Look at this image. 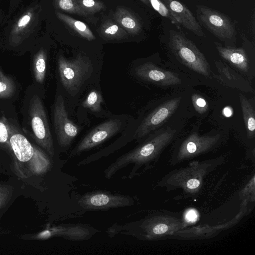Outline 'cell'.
Masks as SVG:
<instances>
[{
  "label": "cell",
  "instance_id": "obj_25",
  "mask_svg": "<svg viewBox=\"0 0 255 255\" xmlns=\"http://www.w3.org/2000/svg\"><path fill=\"white\" fill-rule=\"evenodd\" d=\"M33 15L31 11L25 12L17 21L12 30V36H18L30 27L33 21Z\"/></svg>",
  "mask_w": 255,
  "mask_h": 255
},
{
  "label": "cell",
  "instance_id": "obj_15",
  "mask_svg": "<svg viewBox=\"0 0 255 255\" xmlns=\"http://www.w3.org/2000/svg\"><path fill=\"white\" fill-rule=\"evenodd\" d=\"M216 48L220 55L235 68L251 78L254 76V67L243 48L223 47L218 43Z\"/></svg>",
  "mask_w": 255,
  "mask_h": 255
},
{
  "label": "cell",
  "instance_id": "obj_9",
  "mask_svg": "<svg viewBox=\"0 0 255 255\" xmlns=\"http://www.w3.org/2000/svg\"><path fill=\"white\" fill-rule=\"evenodd\" d=\"M122 126L121 121L117 119L107 121L97 126L87 134L69 154L72 158L90 150L105 141L118 133Z\"/></svg>",
  "mask_w": 255,
  "mask_h": 255
},
{
  "label": "cell",
  "instance_id": "obj_3",
  "mask_svg": "<svg viewBox=\"0 0 255 255\" xmlns=\"http://www.w3.org/2000/svg\"><path fill=\"white\" fill-rule=\"evenodd\" d=\"M185 226V222L175 216L153 214L136 222L114 225L108 230L110 235L123 234L142 240H155L173 235Z\"/></svg>",
  "mask_w": 255,
  "mask_h": 255
},
{
  "label": "cell",
  "instance_id": "obj_12",
  "mask_svg": "<svg viewBox=\"0 0 255 255\" xmlns=\"http://www.w3.org/2000/svg\"><path fill=\"white\" fill-rule=\"evenodd\" d=\"M197 13L200 22L215 36L225 39L233 35V25L222 13L204 5L197 6Z\"/></svg>",
  "mask_w": 255,
  "mask_h": 255
},
{
  "label": "cell",
  "instance_id": "obj_11",
  "mask_svg": "<svg viewBox=\"0 0 255 255\" xmlns=\"http://www.w3.org/2000/svg\"><path fill=\"white\" fill-rule=\"evenodd\" d=\"M181 100L180 97L174 98L158 106L139 125L135 131L134 138L141 139L162 125L177 109Z\"/></svg>",
  "mask_w": 255,
  "mask_h": 255
},
{
  "label": "cell",
  "instance_id": "obj_29",
  "mask_svg": "<svg viewBox=\"0 0 255 255\" xmlns=\"http://www.w3.org/2000/svg\"><path fill=\"white\" fill-rule=\"evenodd\" d=\"M153 8L162 16L169 18L172 22L177 23L166 6L160 0H149Z\"/></svg>",
  "mask_w": 255,
  "mask_h": 255
},
{
  "label": "cell",
  "instance_id": "obj_24",
  "mask_svg": "<svg viewBox=\"0 0 255 255\" xmlns=\"http://www.w3.org/2000/svg\"><path fill=\"white\" fill-rule=\"evenodd\" d=\"M54 3L56 8L64 11L83 16L89 15L81 9L76 0H54Z\"/></svg>",
  "mask_w": 255,
  "mask_h": 255
},
{
  "label": "cell",
  "instance_id": "obj_6",
  "mask_svg": "<svg viewBox=\"0 0 255 255\" xmlns=\"http://www.w3.org/2000/svg\"><path fill=\"white\" fill-rule=\"evenodd\" d=\"M220 134L201 135L194 131L189 134L171 154L169 163L176 165L213 151L220 141Z\"/></svg>",
  "mask_w": 255,
  "mask_h": 255
},
{
  "label": "cell",
  "instance_id": "obj_22",
  "mask_svg": "<svg viewBox=\"0 0 255 255\" xmlns=\"http://www.w3.org/2000/svg\"><path fill=\"white\" fill-rule=\"evenodd\" d=\"M101 35L110 39H122L127 37L128 32L115 20L108 19L100 27Z\"/></svg>",
  "mask_w": 255,
  "mask_h": 255
},
{
  "label": "cell",
  "instance_id": "obj_1",
  "mask_svg": "<svg viewBox=\"0 0 255 255\" xmlns=\"http://www.w3.org/2000/svg\"><path fill=\"white\" fill-rule=\"evenodd\" d=\"M176 132L175 129L168 128L153 134L134 149L117 158L105 170V177L110 179L129 164L132 165L128 176L130 179L151 168L174 139Z\"/></svg>",
  "mask_w": 255,
  "mask_h": 255
},
{
  "label": "cell",
  "instance_id": "obj_7",
  "mask_svg": "<svg viewBox=\"0 0 255 255\" xmlns=\"http://www.w3.org/2000/svg\"><path fill=\"white\" fill-rule=\"evenodd\" d=\"M29 116L32 130L37 142L51 155L54 154V147L46 112L37 95L31 99Z\"/></svg>",
  "mask_w": 255,
  "mask_h": 255
},
{
  "label": "cell",
  "instance_id": "obj_35",
  "mask_svg": "<svg viewBox=\"0 0 255 255\" xmlns=\"http://www.w3.org/2000/svg\"><path fill=\"white\" fill-rule=\"evenodd\" d=\"M140 0L147 5H149L150 3L149 0Z\"/></svg>",
  "mask_w": 255,
  "mask_h": 255
},
{
  "label": "cell",
  "instance_id": "obj_16",
  "mask_svg": "<svg viewBox=\"0 0 255 255\" xmlns=\"http://www.w3.org/2000/svg\"><path fill=\"white\" fill-rule=\"evenodd\" d=\"M177 23L200 36H205L201 27L189 9L178 0H162Z\"/></svg>",
  "mask_w": 255,
  "mask_h": 255
},
{
  "label": "cell",
  "instance_id": "obj_27",
  "mask_svg": "<svg viewBox=\"0 0 255 255\" xmlns=\"http://www.w3.org/2000/svg\"><path fill=\"white\" fill-rule=\"evenodd\" d=\"M79 6L87 14H92L104 8V3L98 0H76Z\"/></svg>",
  "mask_w": 255,
  "mask_h": 255
},
{
  "label": "cell",
  "instance_id": "obj_20",
  "mask_svg": "<svg viewBox=\"0 0 255 255\" xmlns=\"http://www.w3.org/2000/svg\"><path fill=\"white\" fill-rule=\"evenodd\" d=\"M239 99L248 136L250 138H253L255 137V133L254 98L248 99L244 95L240 93Z\"/></svg>",
  "mask_w": 255,
  "mask_h": 255
},
{
  "label": "cell",
  "instance_id": "obj_23",
  "mask_svg": "<svg viewBox=\"0 0 255 255\" xmlns=\"http://www.w3.org/2000/svg\"><path fill=\"white\" fill-rule=\"evenodd\" d=\"M46 53L43 49L40 50L34 59V72L37 82L42 83L45 78L46 68Z\"/></svg>",
  "mask_w": 255,
  "mask_h": 255
},
{
  "label": "cell",
  "instance_id": "obj_26",
  "mask_svg": "<svg viewBox=\"0 0 255 255\" xmlns=\"http://www.w3.org/2000/svg\"><path fill=\"white\" fill-rule=\"evenodd\" d=\"M103 101L101 94L97 90H92L84 101L82 106L94 112H98L101 109V104Z\"/></svg>",
  "mask_w": 255,
  "mask_h": 255
},
{
  "label": "cell",
  "instance_id": "obj_17",
  "mask_svg": "<svg viewBox=\"0 0 255 255\" xmlns=\"http://www.w3.org/2000/svg\"><path fill=\"white\" fill-rule=\"evenodd\" d=\"M215 65L218 74L215 75V77L219 82L245 93L254 92L250 82L227 64L222 61H217Z\"/></svg>",
  "mask_w": 255,
  "mask_h": 255
},
{
  "label": "cell",
  "instance_id": "obj_14",
  "mask_svg": "<svg viewBox=\"0 0 255 255\" xmlns=\"http://www.w3.org/2000/svg\"><path fill=\"white\" fill-rule=\"evenodd\" d=\"M99 231L86 224H62L54 226L44 233V237H61L71 241H85L90 239Z\"/></svg>",
  "mask_w": 255,
  "mask_h": 255
},
{
  "label": "cell",
  "instance_id": "obj_5",
  "mask_svg": "<svg viewBox=\"0 0 255 255\" xmlns=\"http://www.w3.org/2000/svg\"><path fill=\"white\" fill-rule=\"evenodd\" d=\"M169 46L172 52L184 65L203 76H210V65L204 55L184 35L170 32Z\"/></svg>",
  "mask_w": 255,
  "mask_h": 255
},
{
  "label": "cell",
  "instance_id": "obj_13",
  "mask_svg": "<svg viewBox=\"0 0 255 255\" xmlns=\"http://www.w3.org/2000/svg\"><path fill=\"white\" fill-rule=\"evenodd\" d=\"M141 79L161 86L176 85L181 83L177 73L159 68L150 62L138 66L135 70Z\"/></svg>",
  "mask_w": 255,
  "mask_h": 255
},
{
  "label": "cell",
  "instance_id": "obj_19",
  "mask_svg": "<svg viewBox=\"0 0 255 255\" xmlns=\"http://www.w3.org/2000/svg\"><path fill=\"white\" fill-rule=\"evenodd\" d=\"M114 17L115 21L129 34L135 35L141 30L139 20L130 11L123 7L116 9Z\"/></svg>",
  "mask_w": 255,
  "mask_h": 255
},
{
  "label": "cell",
  "instance_id": "obj_10",
  "mask_svg": "<svg viewBox=\"0 0 255 255\" xmlns=\"http://www.w3.org/2000/svg\"><path fill=\"white\" fill-rule=\"evenodd\" d=\"M53 123L58 142L60 147L67 148L78 133V127L68 117L63 97L56 99L53 110Z\"/></svg>",
  "mask_w": 255,
  "mask_h": 255
},
{
  "label": "cell",
  "instance_id": "obj_32",
  "mask_svg": "<svg viewBox=\"0 0 255 255\" xmlns=\"http://www.w3.org/2000/svg\"><path fill=\"white\" fill-rule=\"evenodd\" d=\"M9 130L6 124L0 120V142H6L9 138Z\"/></svg>",
  "mask_w": 255,
  "mask_h": 255
},
{
  "label": "cell",
  "instance_id": "obj_28",
  "mask_svg": "<svg viewBox=\"0 0 255 255\" xmlns=\"http://www.w3.org/2000/svg\"><path fill=\"white\" fill-rule=\"evenodd\" d=\"M14 90L15 85L12 79L0 71V98L10 97Z\"/></svg>",
  "mask_w": 255,
  "mask_h": 255
},
{
  "label": "cell",
  "instance_id": "obj_2",
  "mask_svg": "<svg viewBox=\"0 0 255 255\" xmlns=\"http://www.w3.org/2000/svg\"><path fill=\"white\" fill-rule=\"evenodd\" d=\"M225 156L193 161L185 167L173 169L158 182L157 186L167 191L181 189L186 195H194L203 186L205 178L226 161Z\"/></svg>",
  "mask_w": 255,
  "mask_h": 255
},
{
  "label": "cell",
  "instance_id": "obj_33",
  "mask_svg": "<svg viewBox=\"0 0 255 255\" xmlns=\"http://www.w3.org/2000/svg\"><path fill=\"white\" fill-rule=\"evenodd\" d=\"M185 220L188 223L195 222L197 218L196 212L192 209L188 210L185 214Z\"/></svg>",
  "mask_w": 255,
  "mask_h": 255
},
{
  "label": "cell",
  "instance_id": "obj_8",
  "mask_svg": "<svg viewBox=\"0 0 255 255\" xmlns=\"http://www.w3.org/2000/svg\"><path fill=\"white\" fill-rule=\"evenodd\" d=\"M134 203L131 196L104 190L86 193L78 201L80 206L87 210H107L130 206Z\"/></svg>",
  "mask_w": 255,
  "mask_h": 255
},
{
  "label": "cell",
  "instance_id": "obj_4",
  "mask_svg": "<svg viewBox=\"0 0 255 255\" xmlns=\"http://www.w3.org/2000/svg\"><path fill=\"white\" fill-rule=\"evenodd\" d=\"M58 67L61 82L70 94L78 91L93 70L90 58L81 53L71 60L60 55L58 60Z\"/></svg>",
  "mask_w": 255,
  "mask_h": 255
},
{
  "label": "cell",
  "instance_id": "obj_30",
  "mask_svg": "<svg viewBox=\"0 0 255 255\" xmlns=\"http://www.w3.org/2000/svg\"><path fill=\"white\" fill-rule=\"evenodd\" d=\"M191 99L193 107L198 113L202 114L207 111V103L202 96L194 94L192 96Z\"/></svg>",
  "mask_w": 255,
  "mask_h": 255
},
{
  "label": "cell",
  "instance_id": "obj_21",
  "mask_svg": "<svg viewBox=\"0 0 255 255\" xmlns=\"http://www.w3.org/2000/svg\"><path fill=\"white\" fill-rule=\"evenodd\" d=\"M56 14L59 19L74 30L81 36L89 41H92L95 39V35L85 23L59 12H57Z\"/></svg>",
  "mask_w": 255,
  "mask_h": 255
},
{
  "label": "cell",
  "instance_id": "obj_34",
  "mask_svg": "<svg viewBox=\"0 0 255 255\" xmlns=\"http://www.w3.org/2000/svg\"><path fill=\"white\" fill-rule=\"evenodd\" d=\"M232 114V111L230 108L226 107L224 109V115L226 117H230Z\"/></svg>",
  "mask_w": 255,
  "mask_h": 255
},
{
  "label": "cell",
  "instance_id": "obj_31",
  "mask_svg": "<svg viewBox=\"0 0 255 255\" xmlns=\"http://www.w3.org/2000/svg\"><path fill=\"white\" fill-rule=\"evenodd\" d=\"M12 192L11 187L0 184V207L7 203Z\"/></svg>",
  "mask_w": 255,
  "mask_h": 255
},
{
  "label": "cell",
  "instance_id": "obj_18",
  "mask_svg": "<svg viewBox=\"0 0 255 255\" xmlns=\"http://www.w3.org/2000/svg\"><path fill=\"white\" fill-rule=\"evenodd\" d=\"M9 143L15 156L21 162L29 161L38 150L34 148L24 135L19 133L11 135Z\"/></svg>",
  "mask_w": 255,
  "mask_h": 255
}]
</instances>
